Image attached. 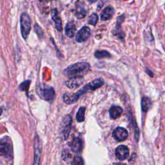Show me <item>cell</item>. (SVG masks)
Listing matches in <instances>:
<instances>
[{
    "mask_svg": "<svg viewBox=\"0 0 165 165\" xmlns=\"http://www.w3.org/2000/svg\"><path fill=\"white\" fill-rule=\"evenodd\" d=\"M90 70V65L85 62H79L70 65L64 70V74L69 79L83 77Z\"/></svg>",
    "mask_w": 165,
    "mask_h": 165,
    "instance_id": "cell-1",
    "label": "cell"
},
{
    "mask_svg": "<svg viewBox=\"0 0 165 165\" xmlns=\"http://www.w3.org/2000/svg\"><path fill=\"white\" fill-rule=\"evenodd\" d=\"M20 23H21V32L23 39H27L28 37L30 29H31V19L29 15L23 13L20 17Z\"/></svg>",
    "mask_w": 165,
    "mask_h": 165,
    "instance_id": "cell-2",
    "label": "cell"
},
{
    "mask_svg": "<svg viewBox=\"0 0 165 165\" xmlns=\"http://www.w3.org/2000/svg\"><path fill=\"white\" fill-rule=\"evenodd\" d=\"M38 94L41 99L48 102H52L56 94L52 87H40L38 90Z\"/></svg>",
    "mask_w": 165,
    "mask_h": 165,
    "instance_id": "cell-3",
    "label": "cell"
},
{
    "mask_svg": "<svg viewBox=\"0 0 165 165\" xmlns=\"http://www.w3.org/2000/svg\"><path fill=\"white\" fill-rule=\"evenodd\" d=\"M87 91V90L83 87L76 93H66L63 96V101L65 103L69 104V105L74 103L78 100L79 97L84 94Z\"/></svg>",
    "mask_w": 165,
    "mask_h": 165,
    "instance_id": "cell-4",
    "label": "cell"
},
{
    "mask_svg": "<svg viewBox=\"0 0 165 165\" xmlns=\"http://www.w3.org/2000/svg\"><path fill=\"white\" fill-rule=\"evenodd\" d=\"M91 35V30L87 26H84L79 30L76 34V41L78 43H83L87 41Z\"/></svg>",
    "mask_w": 165,
    "mask_h": 165,
    "instance_id": "cell-5",
    "label": "cell"
},
{
    "mask_svg": "<svg viewBox=\"0 0 165 165\" xmlns=\"http://www.w3.org/2000/svg\"><path fill=\"white\" fill-rule=\"evenodd\" d=\"M0 152H1L2 156L9 157H10V155H12V152H13V148H12L11 141L10 140L3 139L2 141Z\"/></svg>",
    "mask_w": 165,
    "mask_h": 165,
    "instance_id": "cell-6",
    "label": "cell"
},
{
    "mask_svg": "<svg viewBox=\"0 0 165 165\" xmlns=\"http://www.w3.org/2000/svg\"><path fill=\"white\" fill-rule=\"evenodd\" d=\"M128 131L123 127L116 128L113 132L114 138L119 142L123 141L128 137Z\"/></svg>",
    "mask_w": 165,
    "mask_h": 165,
    "instance_id": "cell-7",
    "label": "cell"
},
{
    "mask_svg": "<svg viewBox=\"0 0 165 165\" xmlns=\"http://www.w3.org/2000/svg\"><path fill=\"white\" fill-rule=\"evenodd\" d=\"M72 124V118L70 115H66L64 118L62 124V133L65 139L69 137Z\"/></svg>",
    "mask_w": 165,
    "mask_h": 165,
    "instance_id": "cell-8",
    "label": "cell"
},
{
    "mask_svg": "<svg viewBox=\"0 0 165 165\" xmlns=\"http://www.w3.org/2000/svg\"><path fill=\"white\" fill-rule=\"evenodd\" d=\"M129 149L126 146L121 145L116 148L115 150V156L119 160H125L129 156Z\"/></svg>",
    "mask_w": 165,
    "mask_h": 165,
    "instance_id": "cell-9",
    "label": "cell"
},
{
    "mask_svg": "<svg viewBox=\"0 0 165 165\" xmlns=\"http://www.w3.org/2000/svg\"><path fill=\"white\" fill-rule=\"evenodd\" d=\"M87 11L85 9L84 3L82 2H77L75 7V16L78 19H82L86 16Z\"/></svg>",
    "mask_w": 165,
    "mask_h": 165,
    "instance_id": "cell-10",
    "label": "cell"
},
{
    "mask_svg": "<svg viewBox=\"0 0 165 165\" xmlns=\"http://www.w3.org/2000/svg\"><path fill=\"white\" fill-rule=\"evenodd\" d=\"M51 16L53 21L55 23V25H56V29L58 30L59 32L62 31V21L61 20L58 11L56 9H54L51 11Z\"/></svg>",
    "mask_w": 165,
    "mask_h": 165,
    "instance_id": "cell-11",
    "label": "cell"
},
{
    "mask_svg": "<svg viewBox=\"0 0 165 165\" xmlns=\"http://www.w3.org/2000/svg\"><path fill=\"white\" fill-rule=\"evenodd\" d=\"M104 80L102 78H97L94 79V80L92 81L89 82L88 84L85 85L84 87L87 88V90H94L97 88H99L101 87L104 84Z\"/></svg>",
    "mask_w": 165,
    "mask_h": 165,
    "instance_id": "cell-12",
    "label": "cell"
},
{
    "mask_svg": "<svg viewBox=\"0 0 165 165\" xmlns=\"http://www.w3.org/2000/svg\"><path fill=\"white\" fill-rule=\"evenodd\" d=\"M41 146L39 145V141L38 137L35 140V155L33 165H40L41 164Z\"/></svg>",
    "mask_w": 165,
    "mask_h": 165,
    "instance_id": "cell-13",
    "label": "cell"
},
{
    "mask_svg": "<svg viewBox=\"0 0 165 165\" xmlns=\"http://www.w3.org/2000/svg\"><path fill=\"white\" fill-rule=\"evenodd\" d=\"M83 82V77L70 78L66 82V86L70 89H74L81 85Z\"/></svg>",
    "mask_w": 165,
    "mask_h": 165,
    "instance_id": "cell-14",
    "label": "cell"
},
{
    "mask_svg": "<svg viewBox=\"0 0 165 165\" xmlns=\"http://www.w3.org/2000/svg\"><path fill=\"white\" fill-rule=\"evenodd\" d=\"M114 14V9L111 6H108L104 9L101 14V19L103 21L111 20Z\"/></svg>",
    "mask_w": 165,
    "mask_h": 165,
    "instance_id": "cell-15",
    "label": "cell"
},
{
    "mask_svg": "<svg viewBox=\"0 0 165 165\" xmlns=\"http://www.w3.org/2000/svg\"><path fill=\"white\" fill-rule=\"evenodd\" d=\"M70 146L73 152H74L75 153L80 152L83 148L82 141L79 138H75L72 141Z\"/></svg>",
    "mask_w": 165,
    "mask_h": 165,
    "instance_id": "cell-16",
    "label": "cell"
},
{
    "mask_svg": "<svg viewBox=\"0 0 165 165\" xmlns=\"http://www.w3.org/2000/svg\"><path fill=\"white\" fill-rule=\"evenodd\" d=\"M123 113V109L119 106H112L110 108L109 114L110 117L112 119H116L119 118Z\"/></svg>",
    "mask_w": 165,
    "mask_h": 165,
    "instance_id": "cell-17",
    "label": "cell"
},
{
    "mask_svg": "<svg viewBox=\"0 0 165 165\" xmlns=\"http://www.w3.org/2000/svg\"><path fill=\"white\" fill-rule=\"evenodd\" d=\"M65 34L69 38L74 37L76 32V26L73 22H69L65 27Z\"/></svg>",
    "mask_w": 165,
    "mask_h": 165,
    "instance_id": "cell-18",
    "label": "cell"
},
{
    "mask_svg": "<svg viewBox=\"0 0 165 165\" xmlns=\"http://www.w3.org/2000/svg\"><path fill=\"white\" fill-rule=\"evenodd\" d=\"M152 106V101L148 97H144L142 99L141 101V107L142 111L144 112H146L148 111Z\"/></svg>",
    "mask_w": 165,
    "mask_h": 165,
    "instance_id": "cell-19",
    "label": "cell"
},
{
    "mask_svg": "<svg viewBox=\"0 0 165 165\" xmlns=\"http://www.w3.org/2000/svg\"><path fill=\"white\" fill-rule=\"evenodd\" d=\"M95 57L97 59H103L111 58V54L107 51H97L95 52Z\"/></svg>",
    "mask_w": 165,
    "mask_h": 165,
    "instance_id": "cell-20",
    "label": "cell"
},
{
    "mask_svg": "<svg viewBox=\"0 0 165 165\" xmlns=\"http://www.w3.org/2000/svg\"><path fill=\"white\" fill-rule=\"evenodd\" d=\"M84 112H85V108L84 107H81L79 109L76 115V119L78 122H83L84 121Z\"/></svg>",
    "mask_w": 165,
    "mask_h": 165,
    "instance_id": "cell-21",
    "label": "cell"
},
{
    "mask_svg": "<svg viewBox=\"0 0 165 165\" xmlns=\"http://www.w3.org/2000/svg\"><path fill=\"white\" fill-rule=\"evenodd\" d=\"M97 21H98V16H97V15L96 13H94L92 14L89 17L88 23L89 24V25L95 26L96 25V23H97Z\"/></svg>",
    "mask_w": 165,
    "mask_h": 165,
    "instance_id": "cell-22",
    "label": "cell"
},
{
    "mask_svg": "<svg viewBox=\"0 0 165 165\" xmlns=\"http://www.w3.org/2000/svg\"><path fill=\"white\" fill-rule=\"evenodd\" d=\"M34 31L37 34L39 38H42L43 37V31L42 28L39 27L38 23H36L34 25Z\"/></svg>",
    "mask_w": 165,
    "mask_h": 165,
    "instance_id": "cell-23",
    "label": "cell"
},
{
    "mask_svg": "<svg viewBox=\"0 0 165 165\" xmlns=\"http://www.w3.org/2000/svg\"><path fill=\"white\" fill-rule=\"evenodd\" d=\"M30 83V81H26L25 82H23L20 85V88L22 91H27L28 88L29 87V85Z\"/></svg>",
    "mask_w": 165,
    "mask_h": 165,
    "instance_id": "cell-24",
    "label": "cell"
},
{
    "mask_svg": "<svg viewBox=\"0 0 165 165\" xmlns=\"http://www.w3.org/2000/svg\"><path fill=\"white\" fill-rule=\"evenodd\" d=\"M73 165H83L82 159L79 157H76L73 160Z\"/></svg>",
    "mask_w": 165,
    "mask_h": 165,
    "instance_id": "cell-25",
    "label": "cell"
},
{
    "mask_svg": "<svg viewBox=\"0 0 165 165\" xmlns=\"http://www.w3.org/2000/svg\"><path fill=\"white\" fill-rule=\"evenodd\" d=\"M146 72H148V74H150V76H152V77H153V73H152L148 69H147V70H146Z\"/></svg>",
    "mask_w": 165,
    "mask_h": 165,
    "instance_id": "cell-26",
    "label": "cell"
},
{
    "mask_svg": "<svg viewBox=\"0 0 165 165\" xmlns=\"http://www.w3.org/2000/svg\"><path fill=\"white\" fill-rule=\"evenodd\" d=\"M88 1L90 3H94L97 1V0H88Z\"/></svg>",
    "mask_w": 165,
    "mask_h": 165,
    "instance_id": "cell-27",
    "label": "cell"
},
{
    "mask_svg": "<svg viewBox=\"0 0 165 165\" xmlns=\"http://www.w3.org/2000/svg\"><path fill=\"white\" fill-rule=\"evenodd\" d=\"M39 1L40 2H44V1H45V0H39Z\"/></svg>",
    "mask_w": 165,
    "mask_h": 165,
    "instance_id": "cell-28",
    "label": "cell"
}]
</instances>
